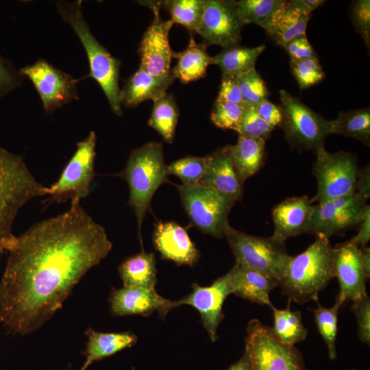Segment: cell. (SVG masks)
<instances>
[{
  "label": "cell",
  "instance_id": "1",
  "mask_svg": "<svg viewBox=\"0 0 370 370\" xmlns=\"http://www.w3.org/2000/svg\"><path fill=\"white\" fill-rule=\"evenodd\" d=\"M112 248L104 227L79 201L34 224L8 250L0 281V323L19 335L39 329Z\"/></svg>",
  "mask_w": 370,
  "mask_h": 370
},
{
  "label": "cell",
  "instance_id": "2",
  "mask_svg": "<svg viewBox=\"0 0 370 370\" xmlns=\"http://www.w3.org/2000/svg\"><path fill=\"white\" fill-rule=\"evenodd\" d=\"M47 190L20 156L0 147V255L16 238L12 226L19 210L30 200L47 195Z\"/></svg>",
  "mask_w": 370,
  "mask_h": 370
},
{
  "label": "cell",
  "instance_id": "3",
  "mask_svg": "<svg viewBox=\"0 0 370 370\" xmlns=\"http://www.w3.org/2000/svg\"><path fill=\"white\" fill-rule=\"evenodd\" d=\"M334 248L329 238L316 235L315 241L303 252L291 258L279 282L288 300L304 304L319 301V293L334 278Z\"/></svg>",
  "mask_w": 370,
  "mask_h": 370
},
{
  "label": "cell",
  "instance_id": "4",
  "mask_svg": "<svg viewBox=\"0 0 370 370\" xmlns=\"http://www.w3.org/2000/svg\"><path fill=\"white\" fill-rule=\"evenodd\" d=\"M82 1H60L58 12L79 38L88 60V76L93 78L104 92L112 112L122 114L119 85L121 62L113 57L95 38L84 17Z\"/></svg>",
  "mask_w": 370,
  "mask_h": 370
},
{
  "label": "cell",
  "instance_id": "5",
  "mask_svg": "<svg viewBox=\"0 0 370 370\" xmlns=\"http://www.w3.org/2000/svg\"><path fill=\"white\" fill-rule=\"evenodd\" d=\"M167 175L162 145L156 141L148 142L134 149L125 168L118 174L128 184V203L135 214L140 236L151 199L165 182Z\"/></svg>",
  "mask_w": 370,
  "mask_h": 370
},
{
  "label": "cell",
  "instance_id": "6",
  "mask_svg": "<svg viewBox=\"0 0 370 370\" xmlns=\"http://www.w3.org/2000/svg\"><path fill=\"white\" fill-rule=\"evenodd\" d=\"M224 236L234 254L236 262L261 273L278 284L283 278L291 256L285 243L270 237H260L238 231L228 224Z\"/></svg>",
  "mask_w": 370,
  "mask_h": 370
},
{
  "label": "cell",
  "instance_id": "7",
  "mask_svg": "<svg viewBox=\"0 0 370 370\" xmlns=\"http://www.w3.org/2000/svg\"><path fill=\"white\" fill-rule=\"evenodd\" d=\"M245 339L251 370H306L301 353L281 342L272 328L260 320L248 323Z\"/></svg>",
  "mask_w": 370,
  "mask_h": 370
},
{
  "label": "cell",
  "instance_id": "8",
  "mask_svg": "<svg viewBox=\"0 0 370 370\" xmlns=\"http://www.w3.org/2000/svg\"><path fill=\"white\" fill-rule=\"evenodd\" d=\"M279 94L283 118L281 127L286 141L294 148L316 152L331 134L330 121L285 90H280Z\"/></svg>",
  "mask_w": 370,
  "mask_h": 370
},
{
  "label": "cell",
  "instance_id": "9",
  "mask_svg": "<svg viewBox=\"0 0 370 370\" xmlns=\"http://www.w3.org/2000/svg\"><path fill=\"white\" fill-rule=\"evenodd\" d=\"M178 191L184 210L195 226L215 238L224 236L234 201L201 184H182Z\"/></svg>",
  "mask_w": 370,
  "mask_h": 370
},
{
  "label": "cell",
  "instance_id": "10",
  "mask_svg": "<svg viewBox=\"0 0 370 370\" xmlns=\"http://www.w3.org/2000/svg\"><path fill=\"white\" fill-rule=\"evenodd\" d=\"M312 172L317 182L318 203L356 193L359 170L356 156L347 151L330 153L324 147L316 151Z\"/></svg>",
  "mask_w": 370,
  "mask_h": 370
},
{
  "label": "cell",
  "instance_id": "11",
  "mask_svg": "<svg viewBox=\"0 0 370 370\" xmlns=\"http://www.w3.org/2000/svg\"><path fill=\"white\" fill-rule=\"evenodd\" d=\"M97 135L94 131L77 143V149L59 179L48 186L49 199L61 203L69 199L79 201L86 197L90 190L95 175Z\"/></svg>",
  "mask_w": 370,
  "mask_h": 370
},
{
  "label": "cell",
  "instance_id": "12",
  "mask_svg": "<svg viewBox=\"0 0 370 370\" xmlns=\"http://www.w3.org/2000/svg\"><path fill=\"white\" fill-rule=\"evenodd\" d=\"M369 206L355 193L314 206L308 234L330 238L347 228L360 225Z\"/></svg>",
  "mask_w": 370,
  "mask_h": 370
},
{
  "label": "cell",
  "instance_id": "13",
  "mask_svg": "<svg viewBox=\"0 0 370 370\" xmlns=\"http://www.w3.org/2000/svg\"><path fill=\"white\" fill-rule=\"evenodd\" d=\"M21 75L27 77L37 90L46 113L77 99L78 79L58 69L43 59L21 68Z\"/></svg>",
  "mask_w": 370,
  "mask_h": 370
},
{
  "label": "cell",
  "instance_id": "14",
  "mask_svg": "<svg viewBox=\"0 0 370 370\" xmlns=\"http://www.w3.org/2000/svg\"><path fill=\"white\" fill-rule=\"evenodd\" d=\"M236 1L205 0L197 31L207 45L226 48L239 44L245 24L236 10Z\"/></svg>",
  "mask_w": 370,
  "mask_h": 370
},
{
  "label": "cell",
  "instance_id": "15",
  "mask_svg": "<svg viewBox=\"0 0 370 370\" xmlns=\"http://www.w3.org/2000/svg\"><path fill=\"white\" fill-rule=\"evenodd\" d=\"M147 5L153 10L154 18L139 45V67L152 75H167L171 73V64L173 54L169 35L174 23L170 19L161 21L159 15L161 7L160 1H147Z\"/></svg>",
  "mask_w": 370,
  "mask_h": 370
},
{
  "label": "cell",
  "instance_id": "16",
  "mask_svg": "<svg viewBox=\"0 0 370 370\" xmlns=\"http://www.w3.org/2000/svg\"><path fill=\"white\" fill-rule=\"evenodd\" d=\"M231 295L227 274L216 279L210 285L202 286L197 283L192 285V291L186 297L174 301L175 307L188 305L200 314L201 323L212 342L217 339V330L224 318L223 306Z\"/></svg>",
  "mask_w": 370,
  "mask_h": 370
},
{
  "label": "cell",
  "instance_id": "17",
  "mask_svg": "<svg viewBox=\"0 0 370 370\" xmlns=\"http://www.w3.org/2000/svg\"><path fill=\"white\" fill-rule=\"evenodd\" d=\"M334 271L339 284L337 298L353 302L367 295L358 247L346 242L334 248Z\"/></svg>",
  "mask_w": 370,
  "mask_h": 370
},
{
  "label": "cell",
  "instance_id": "18",
  "mask_svg": "<svg viewBox=\"0 0 370 370\" xmlns=\"http://www.w3.org/2000/svg\"><path fill=\"white\" fill-rule=\"evenodd\" d=\"M112 313L115 316H149L155 311L161 318L175 308L174 301L160 295L156 290L123 286L112 291L110 296Z\"/></svg>",
  "mask_w": 370,
  "mask_h": 370
},
{
  "label": "cell",
  "instance_id": "19",
  "mask_svg": "<svg viewBox=\"0 0 370 370\" xmlns=\"http://www.w3.org/2000/svg\"><path fill=\"white\" fill-rule=\"evenodd\" d=\"M153 241L162 258L177 265L193 266L199 258V252L186 230L175 222L158 223Z\"/></svg>",
  "mask_w": 370,
  "mask_h": 370
},
{
  "label": "cell",
  "instance_id": "20",
  "mask_svg": "<svg viewBox=\"0 0 370 370\" xmlns=\"http://www.w3.org/2000/svg\"><path fill=\"white\" fill-rule=\"evenodd\" d=\"M314 206L308 196L288 197L272 211L273 239L285 243L291 237L308 234Z\"/></svg>",
  "mask_w": 370,
  "mask_h": 370
},
{
  "label": "cell",
  "instance_id": "21",
  "mask_svg": "<svg viewBox=\"0 0 370 370\" xmlns=\"http://www.w3.org/2000/svg\"><path fill=\"white\" fill-rule=\"evenodd\" d=\"M206 158V169L199 184L212 188L235 202L240 200L243 183L233 164L230 146L222 147Z\"/></svg>",
  "mask_w": 370,
  "mask_h": 370
},
{
  "label": "cell",
  "instance_id": "22",
  "mask_svg": "<svg viewBox=\"0 0 370 370\" xmlns=\"http://www.w3.org/2000/svg\"><path fill=\"white\" fill-rule=\"evenodd\" d=\"M227 274L231 294L260 305H272L269 294L278 286L276 280L238 262Z\"/></svg>",
  "mask_w": 370,
  "mask_h": 370
},
{
  "label": "cell",
  "instance_id": "23",
  "mask_svg": "<svg viewBox=\"0 0 370 370\" xmlns=\"http://www.w3.org/2000/svg\"><path fill=\"white\" fill-rule=\"evenodd\" d=\"M172 73L164 76L152 75L140 67L125 82L120 92V101L127 107H134L146 100L156 101L166 94L173 84Z\"/></svg>",
  "mask_w": 370,
  "mask_h": 370
},
{
  "label": "cell",
  "instance_id": "24",
  "mask_svg": "<svg viewBox=\"0 0 370 370\" xmlns=\"http://www.w3.org/2000/svg\"><path fill=\"white\" fill-rule=\"evenodd\" d=\"M310 16L297 0L286 1L275 13L266 32L278 45L284 48L290 41L306 35Z\"/></svg>",
  "mask_w": 370,
  "mask_h": 370
},
{
  "label": "cell",
  "instance_id": "25",
  "mask_svg": "<svg viewBox=\"0 0 370 370\" xmlns=\"http://www.w3.org/2000/svg\"><path fill=\"white\" fill-rule=\"evenodd\" d=\"M87 343L84 354L86 359L80 370H86L93 362L101 360L134 345L138 338L130 332H101L88 328Z\"/></svg>",
  "mask_w": 370,
  "mask_h": 370
},
{
  "label": "cell",
  "instance_id": "26",
  "mask_svg": "<svg viewBox=\"0 0 370 370\" xmlns=\"http://www.w3.org/2000/svg\"><path fill=\"white\" fill-rule=\"evenodd\" d=\"M205 42L197 43L190 35L187 47L182 51L173 52V58L177 64L171 70L174 79L182 84H188L204 77L209 65L212 64V57L206 51Z\"/></svg>",
  "mask_w": 370,
  "mask_h": 370
},
{
  "label": "cell",
  "instance_id": "27",
  "mask_svg": "<svg viewBox=\"0 0 370 370\" xmlns=\"http://www.w3.org/2000/svg\"><path fill=\"white\" fill-rule=\"evenodd\" d=\"M118 271L123 286L156 290L157 269L153 252L146 253L143 249L125 259Z\"/></svg>",
  "mask_w": 370,
  "mask_h": 370
},
{
  "label": "cell",
  "instance_id": "28",
  "mask_svg": "<svg viewBox=\"0 0 370 370\" xmlns=\"http://www.w3.org/2000/svg\"><path fill=\"white\" fill-rule=\"evenodd\" d=\"M265 140L239 135L237 143L230 146L236 173L243 183L262 167L264 158Z\"/></svg>",
  "mask_w": 370,
  "mask_h": 370
},
{
  "label": "cell",
  "instance_id": "29",
  "mask_svg": "<svg viewBox=\"0 0 370 370\" xmlns=\"http://www.w3.org/2000/svg\"><path fill=\"white\" fill-rule=\"evenodd\" d=\"M264 49L263 45L255 47L238 45L228 47L212 57V64L221 69L222 75L237 77L255 69L256 60Z\"/></svg>",
  "mask_w": 370,
  "mask_h": 370
},
{
  "label": "cell",
  "instance_id": "30",
  "mask_svg": "<svg viewBox=\"0 0 370 370\" xmlns=\"http://www.w3.org/2000/svg\"><path fill=\"white\" fill-rule=\"evenodd\" d=\"M330 134L355 138L366 146L370 145L369 108L340 112L330 121Z\"/></svg>",
  "mask_w": 370,
  "mask_h": 370
},
{
  "label": "cell",
  "instance_id": "31",
  "mask_svg": "<svg viewBox=\"0 0 370 370\" xmlns=\"http://www.w3.org/2000/svg\"><path fill=\"white\" fill-rule=\"evenodd\" d=\"M291 301L288 300L286 308L279 309L273 304L270 306L273 315V327L271 328L277 338L288 345L304 341L308 334L300 311H293L290 308Z\"/></svg>",
  "mask_w": 370,
  "mask_h": 370
},
{
  "label": "cell",
  "instance_id": "32",
  "mask_svg": "<svg viewBox=\"0 0 370 370\" xmlns=\"http://www.w3.org/2000/svg\"><path fill=\"white\" fill-rule=\"evenodd\" d=\"M179 110L175 97L166 94L153 101L148 125L157 131L168 143L173 141Z\"/></svg>",
  "mask_w": 370,
  "mask_h": 370
},
{
  "label": "cell",
  "instance_id": "33",
  "mask_svg": "<svg viewBox=\"0 0 370 370\" xmlns=\"http://www.w3.org/2000/svg\"><path fill=\"white\" fill-rule=\"evenodd\" d=\"M284 0H240L236 1V10L240 18L247 24H254L269 29L277 11Z\"/></svg>",
  "mask_w": 370,
  "mask_h": 370
},
{
  "label": "cell",
  "instance_id": "34",
  "mask_svg": "<svg viewBox=\"0 0 370 370\" xmlns=\"http://www.w3.org/2000/svg\"><path fill=\"white\" fill-rule=\"evenodd\" d=\"M205 0H169L160 1L173 23L186 27L190 34L197 33L202 16Z\"/></svg>",
  "mask_w": 370,
  "mask_h": 370
},
{
  "label": "cell",
  "instance_id": "35",
  "mask_svg": "<svg viewBox=\"0 0 370 370\" xmlns=\"http://www.w3.org/2000/svg\"><path fill=\"white\" fill-rule=\"evenodd\" d=\"M344 303L343 299L336 297L335 304L331 308H327L317 301L318 307L312 310L318 331L327 345L328 358L332 360L336 358L338 314Z\"/></svg>",
  "mask_w": 370,
  "mask_h": 370
},
{
  "label": "cell",
  "instance_id": "36",
  "mask_svg": "<svg viewBox=\"0 0 370 370\" xmlns=\"http://www.w3.org/2000/svg\"><path fill=\"white\" fill-rule=\"evenodd\" d=\"M168 174L177 176L184 185L199 184L206 169V158L186 156L166 166Z\"/></svg>",
  "mask_w": 370,
  "mask_h": 370
},
{
  "label": "cell",
  "instance_id": "37",
  "mask_svg": "<svg viewBox=\"0 0 370 370\" xmlns=\"http://www.w3.org/2000/svg\"><path fill=\"white\" fill-rule=\"evenodd\" d=\"M291 72L301 89L308 88L323 80L325 74L317 57L290 60Z\"/></svg>",
  "mask_w": 370,
  "mask_h": 370
},
{
  "label": "cell",
  "instance_id": "38",
  "mask_svg": "<svg viewBox=\"0 0 370 370\" xmlns=\"http://www.w3.org/2000/svg\"><path fill=\"white\" fill-rule=\"evenodd\" d=\"M244 107L217 98L210 114L214 125L223 130L239 132Z\"/></svg>",
  "mask_w": 370,
  "mask_h": 370
},
{
  "label": "cell",
  "instance_id": "39",
  "mask_svg": "<svg viewBox=\"0 0 370 370\" xmlns=\"http://www.w3.org/2000/svg\"><path fill=\"white\" fill-rule=\"evenodd\" d=\"M243 97L247 103L256 106L265 99H268L269 91L266 84L256 69L237 77Z\"/></svg>",
  "mask_w": 370,
  "mask_h": 370
},
{
  "label": "cell",
  "instance_id": "40",
  "mask_svg": "<svg viewBox=\"0 0 370 370\" xmlns=\"http://www.w3.org/2000/svg\"><path fill=\"white\" fill-rule=\"evenodd\" d=\"M273 130V128L257 114L254 106L246 105L244 107L238 135L265 140Z\"/></svg>",
  "mask_w": 370,
  "mask_h": 370
},
{
  "label": "cell",
  "instance_id": "41",
  "mask_svg": "<svg viewBox=\"0 0 370 370\" xmlns=\"http://www.w3.org/2000/svg\"><path fill=\"white\" fill-rule=\"evenodd\" d=\"M351 20L355 28L365 41L368 50L370 46V1L357 0L351 8Z\"/></svg>",
  "mask_w": 370,
  "mask_h": 370
},
{
  "label": "cell",
  "instance_id": "42",
  "mask_svg": "<svg viewBox=\"0 0 370 370\" xmlns=\"http://www.w3.org/2000/svg\"><path fill=\"white\" fill-rule=\"evenodd\" d=\"M351 309L354 313L358 334L361 342L370 344V299L367 295L352 302Z\"/></svg>",
  "mask_w": 370,
  "mask_h": 370
},
{
  "label": "cell",
  "instance_id": "43",
  "mask_svg": "<svg viewBox=\"0 0 370 370\" xmlns=\"http://www.w3.org/2000/svg\"><path fill=\"white\" fill-rule=\"evenodd\" d=\"M23 77L19 70L0 56V99L20 86Z\"/></svg>",
  "mask_w": 370,
  "mask_h": 370
},
{
  "label": "cell",
  "instance_id": "44",
  "mask_svg": "<svg viewBox=\"0 0 370 370\" xmlns=\"http://www.w3.org/2000/svg\"><path fill=\"white\" fill-rule=\"evenodd\" d=\"M217 99L245 107V103L237 77L232 75H222Z\"/></svg>",
  "mask_w": 370,
  "mask_h": 370
},
{
  "label": "cell",
  "instance_id": "45",
  "mask_svg": "<svg viewBox=\"0 0 370 370\" xmlns=\"http://www.w3.org/2000/svg\"><path fill=\"white\" fill-rule=\"evenodd\" d=\"M257 114L273 129L281 126L282 112L280 106L265 99L254 106Z\"/></svg>",
  "mask_w": 370,
  "mask_h": 370
},
{
  "label": "cell",
  "instance_id": "46",
  "mask_svg": "<svg viewBox=\"0 0 370 370\" xmlns=\"http://www.w3.org/2000/svg\"><path fill=\"white\" fill-rule=\"evenodd\" d=\"M291 59L301 60L317 57L315 51L309 42L306 35L290 41L284 47Z\"/></svg>",
  "mask_w": 370,
  "mask_h": 370
},
{
  "label": "cell",
  "instance_id": "47",
  "mask_svg": "<svg viewBox=\"0 0 370 370\" xmlns=\"http://www.w3.org/2000/svg\"><path fill=\"white\" fill-rule=\"evenodd\" d=\"M360 229L356 236L348 243L357 247L365 246L370 239V207H367L363 219L360 224Z\"/></svg>",
  "mask_w": 370,
  "mask_h": 370
},
{
  "label": "cell",
  "instance_id": "48",
  "mask_svg": "<svg viewBox=\"0 0 370 370\" xmlns=\"http://www.w3.org/2000/svg\"><path fill=\"white\" fill-rule=\"evenodd\" d=\"M356 193H358L366 200L370 196V171L369 166L358 171L356 184Z\"/></svg>",
  "mask_w": 370,
  "mask_h": 370
},
{
  "label": "cell",
  "instance_id": "49",
  "mask_svg": "<svg viewBox=\"0 0 370 370\" xmlns=\"http://www.w3.org/2000/svg\"><path fill=\"white\" fill-rule=\"evenodd\" d=\"M358 248L362 264L367 280L370 278V249L366 245Z\"/></svg>",
  "mask_w": 370,
  "mask_h": 370
},
{
  "label": "cell",
  "instance_id": "50",
  "mask_svg": "<svg viewBox=\"0 0 370 370\" xmlns=\"http://www.w3.org/2000/svg\"><path fill=\"white\" fill-rule=\"evenodd\" d=\"M226 370H251L250 359L247 352L245 351L243 356Z\"/></svg>",
  "mask_w": 370,
  "mask_h": 370
},
{
  "label": "cell",
  "instance_id": "51",
  "mask_svg": "<svg viewBox=\"0 0 370 370\" xmlns=\"http://www.w3.org/2000/svg\"><path fill=\"white\" fill-rule=\"evenodd\" d=\"M297 1L299 6L310 14L325 2L323 0H297Z\"/></svg>",
  "mask_w": 370,
  "mask_h": 370
},
{
  "label": "cell",
  "instance_id": "52",
  "mask_svg": "<svg viewBox=\"0 0 370 370\" xmlns=\"http://www.w3.org/2000/svg\"><path fill=\"white\" fill-rule=\"evenodd\" d=\"M348 370H358V369H348Z\"/></svg>",
  "mask_w": 370,
  "mask_h": 370
},
{
  "label": "cell",
  "instance_id": "53",
  "mask_svg": "<svg viewBox=\"0 0 370 370\" xmlns=\"http://www.w3.org/2000/svg\"><path fill=\"white\" fill-rule=\"evenodd\" d=\"M69 370H72V369H69Z\"/></svg>",
  "mask_w": 370,
  "mask_h": 370
}]
</instances>
